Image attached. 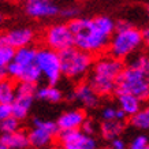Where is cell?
<instances>
[{
	"mask_svg": "<svg viewBox=\"0 0 149 149\" xmlns=\"http://www.w3.org/2000/svg\"><path fill=\"white\" fill-rule=\"evenodd\" d=\"M68 27L74 36V47L93 56L107 54L111 37L115 33L116 22L108 15L93 18H75L70 21Z\"/></svg>",
	"mask_w": 149,
	"mask_h": 149,
	"instance_id": "1",
	"label": "cell"
},
{
	"mask_svg": "<svg viewBox=\"0 0 149 149\" xmlns=\"http://www.w3.org/2000/svg\"><path fill=\"white\" fill-rule=\"evenodd\" d=\"M118 92L130 93L142 103H149V55L138 52L125 63Z\"/></svg>",
	"mask_w": 149,
	"mask_h": 149,
	"instance_id": "2",
	"label": "cell"
},
{
	"mask_svg": "<svg viewBox=\"0 0 149 149\" xmlns=\"http://www.w3.org/2000/svg\"><path fill=\"white\" fill-rule=\"evenodd\" d=\"M123 70L125 62L108 54H103L95 59L92 71L86 81L95 88L101 99H108L116 95L119 78Z\"/></svg>",
	"mask_w": 149,
	"mask_h": 149,
	"instance_id": "3",
	"label": "cell"
},
{
	"mask_svg": "<svg viewBox=\"0 0 149 149\" xmlns=\"http://www.w3.org/2000/svg\"><path fill=\"white\" fill-rule=\"evenodd\" d=\"M142 45H144L142 30L127 21H118L116 29L111 37L107 54L122 62H127L130 58L138 54Z\"/></svg>",
	"mask_w": 149,
	"mask_h": 149,
	"instance_id": "4",
	"label": "cell"
},
{
	"mask_svg": "<svg viewBox=\"0 0 149 149\" xmlns=\"http://www.w3.org/2000/svg\"><path fill=\"white\" fill-rule=\"evenodd\" d=\"M36 55L37 47H26V48L18 49L14 62L4 71L0 72L1 79L8 78L17 84L26 82V84L37 85L42 79V77H41V72L37 66Z\"/></svg>",
	"mask_w": 149,
	"mask_h": 149,
	"instance_id": "5",
	"label": "cell"
},
{
	"mask_svg": "<svg viewBox=\"0 0 149 149\" xmlns=\"http://www.w3.org/2000/svg\"><path fill=\"white\" fill-rule=\"evenodd\" d=\"M96 56L81 51L77 47H71L68 49L60 52L62 62V74L63 78L72 82L86 81L92 71Z\"/></svg>",
	"mask_w": 149,
	"mask_h": 149,
	"instance_id": "6",
	"label": "cell"
},
{
	"mask_svg": "<svg viewBox=\"0 0 149 149\" xmlns=\"http://www.w3.org/2000/svg\"><path fill=\"white\" fill-rule=\"evenodd\" d=\"M59 127L56 122L42 119V118H33L32 127L27 131L29 144L34 149H51V145L58 141Z\"/></svg>",
	"mask_w": 149,
	"mask_h": 149,
	"instance_id": "7",
	"label": "cell"
},
{
	"mask_svg": "<svg viewBox=\"0 0 149 149\" xmlns=\"http://www.w3.org/2000/svg\"><path fill=\"white\" fill-rule=\"evenodd\" d=\"M36 62L42 79L48 85H56L63 78L60 54L44 45L37 47Z\"/></svg>",
	"mask_w": 149,
	"mask_h": 149,
	"instance_id": "8",
	"label": "cell"
},
{
	"mask_svg": "<svg viewBox=\"0 0 149 149\" xmlns=\"http://www.w3.org/2000/svg\"><path fill=\"white\" fill-rule=\"evenodd\" d=\"M41 45L51 48L56 52H63L74 47V36L68 27V23H52L47 26L40 36Z\"/></svg>",
	"mask_w": 149,
	"mask_h": 149,
	"instance_id": "9",
	"label": "cell"
},
{
	"mask_svg": "<svg viewBox=\"0 0 149 149\" xmlns=\"http://www.w3.org/2000/svg\"><path fill=\"white\" fill-rule=\"evenodd\" d=\"M37 93V85L33 84H17V96L15 100L13 103V116L17 118L18 120H25L29 113L30 109L33 107V103Z\"/></svg>",
	"mask_w": 149,
	"mask_h": 149,
	"instance_id": "10",
	"label": "cell"
},
{
	"mask_svg": "<svg viewBox=\"0 0 149 149\" xmlns=\"http://www.w3.org/2000/svg\"><path fill=\"white\" fill-rule=\"evenodd\" d=\"M68 99H71L74 103H77L79 105V108L85 109V111L99 108L101 100H103L101 96L95 91V88L88 81L77 82L72 88Z\"/></svg>",
	"mask_w": 149,
	"mask_h": 149,
	"instance_id": "11",
	"label": "cell"
},
{
	"mask_svg": "<svg viewBox=\"0 0 149 149\" xmlns=\"http://www.w3.org/2000/svg\"><path fill=\"white\" fill-rule=\"evenodd\" d=\"M36 40V32L29 26H18L11 27L8 30L3 32L0 37V44L13 47L14 49H22L26 47H33Z\"/></svg>",
	"mask_w": 149,
	"mask_h": 149,
	"instance_id": "12",
	"label": "cell"
},
{
	"mask_svg": "<svg viewBox=\"0 0 149 149\" xmlns=\"http://www.w3.org/2000/svg\"><path fill=\"white\" fill-rule=\"evenodd\" d=\"M23 11L32 19H51L60 15L62 8L54 0H25Z\"/></svg>",
	"mask_w": 149,
	"mask_h": 149,
	"instance_id": "13",
	"label": "cell"
},
{
	"mask_svg": "<svg viewBox=\"0 0 149 149\" xmlns=\"http://www.w3.org/2000/svg\"><path fill=\"white\" fill-rule=\"evenodd\" d=\"M88 119V113L82 108H70L62 112L56 119L59 131L81 130L82 125Z\"/></svg>",
	"mask_w": 149,
	"mask_h": 149,
	"instance_id": "14",
	"label": "cell"
},
{
	"mask_svg": "<svg viewBox=\"0 0 149 149\" xmlns=\"http://www.w3.org/2000/svg\"><path fill=\"white\" fill-rule=\"evenodd\" d=\"M115 100H116L118 107L126 113L127 118H131L133 115H136L145 104L136 96L130 95V93H122V92H118L115 95Z\"/></svg>",
	"mask_w": 149,
	"mask_h": 149,
	"instance_id": "15",
	"label": "cell"
},
{
	"mask_svg": "<svg viewBox=\"0 0 149 149\" xmlns=\"http://www.w3.org/2000/svg\"><path fill=\"white\" fill-rule=\"evenodd\" d=\"M99 134L103 140L111 142L115 138L122 137L123 131L126 130L125 120H109V122H99Z\"/></svg>",
	"mask_w": 149,
	"mask_h": 149,
	"instance_id": "16",
	"label": "cell"
},
{
	"mask_svg": "<svg viewBox=\"0 0 149 149\" xmlns=\"http://www.w3.org/2000/svg\"><path fill=\"white\" fill-rule=\"evenodd\" d=\"M37 100L41 101H45V103L51 104H58L60 101H63L64 99V93L63 91L58 88L56 85H42L37 88V93H36Z\"/></svg>",
	"mask_w": 149,
	"mask_h": 149,
	"instance_id": "17",
	"label": "cell"
},
{
	"mask_svg": "<svg viewBox=\"0 0 149 149\" xmlns=\"http://www.w3.org/2000/svg\"><path fill=\"white\" fill-rule=\"evenodd\" d=\"M0 142L7 145L10 149H26L27 146H30L27 133H23L21 130L11 134H1Z\"/></svg>",
	"mask_w": 149,
	"mask_h": 149,
	"instance_id": "18",
	"label": "cell"
},
{
	"mask_svg": "<svg viewBox=\"0 0 149 149\" xmlns=\"http://www.w3.org/2000/svg\"><path fill=\"white\" fill-rule=\"evenodd\" d=\"M127 120H129V125L133 129H136L141 133L149 131V103H145L142 105V108L136 115L129 118Z\"/></svg>",
	"mask_w": 149,
	"mask_h": 149,
	"instance_id": "19",
	"label": "cell"
},
{
	"mask_svg": "<svg viewBox=\"0 0 149 149\" xmlns=\"http://www.w3.org/2000/svg\"><path fill=\"white\" fill-rule=\"evenodd\" d=\"M127 115L118 107V104H107L100 109V122H109V120H125Z\"/></svg>",
	"mask_w": 149,
	"mask_h": 149,
	"instance_id": "20",
	"label": "cell"
},
{
	"mask_svg": "<svg viewBox=\"0 0 149 149\" xmlns=\"http://www.w3.org/2000/svg\"><path fill=\"white\" fill-rule=\"evenodd\" d=\"M17 96V82L3 78L0 82V104H13Z\"/></svg>",
	"mask_w": 149,
	"mask_h": 149,
	"instance_id": "21",
	"label": "cell"
},
{
	"mask_svg": "<svg viewBox=\"0 0 149 149\" xmlns=\"http://www.w3.org/2000/svg\"><path fill=\"white\" fill-rule=\"evenodd\" d=\"M15 55H17V49H14L13 47L0 44V72L4 71L13 63Z\"/></svg>",
	"mask_w": 149,
	"mask_h": 149,
	"instance_id": "22",
	"label": "cell"
},
{
	"mask_svg": "<svg viewBox=\"0 0 149 149\" xmlns=\"http://www.w3.org/2000/svg\"><path fill=\"white\" fill-rule=\"evenodd\" d=\"M21 120H18L17 118L10 116L7 119H3L0 120V130L3 134H11V133H15V131H19L21 129Z\"/></svg>",
	"mask_w": 149,
	"mask_h": 149,
	"instance_id": "23",
	"label": "cell"
},
{
	"mask_svg": "<svg viewBox=\"0 0 149 149\" xmlns=\"http://www.w3.org/2000/svg\"><path fill=\"white\" fill-rule=\"evenodd\" d=\"M129 149H149V136L146 133L136 134L129 142Z\"/></svg>",
	"mask_w": 149,
	"mask_h": 149,
	"instance_id": "24",
	"label": "cell"
},
{
	"mask_svg": "<svg viewBox=\"0 0 149 149\" xmlns=\"http://www.w3.org/2000/svg\"><path fill=\"white\" fill-rule=\"evenodd\" d=\"M99 126H100V123L96 122L93 118L88 116V119L85 120V123L82 125L81 130L84 131L85 134H88V136H93V137H95L96 134L99 133Z\"/></svg>",
	"mask_w": 149,
	"mask_h": 149,
	"instance_id": "25",
	"label": "cell"
},
{
	"mask_svg": "<svg viewBox=\"0 0 149 149\" xmlns=\"http://www.w3.org/2000/svg\"><path fill=\"white\" fill-rule=\"evenodd\" d=\"M60 17L68 19V22H70L72 19L79 18V8L75 7V6H66V7L62 8V11H60Z\"/></svg>",
	"mask_w": 149,
	"mask_h": 149,
	"instance_id": "26",
	"label": "cell"
},
{
	"mask_svg": "<svg viewBox=\"0 0 149 149\" xmlns=\"http://www.w3.org/2000/svg\"><path fill=\"white\" fill-rule=\"evenodd\" d=\"M13 116V104H0V120Z\"/></svg>",
	"mask_w": 149,
	"mask_h": 149,
	"instance_id": "27",
	"label": "cell"
},
{
	"mask_svg": "<svg viewBox=\"0 0 149 149\" xmlns=\"http://www.w3.org/2000/svg\"><path fill=\"white\" fill-rule=\"evenodd\" d=\"M108 145L112 149H129V144H127L126 141L123 140L122 137H119V138H115V140H112Z\"/></svg>",
	"mask_w": 149,
	"mask_h": 149,
	"instance_id": "28",
	"label": "cell"
},
{
	"mask_svg": "<svg viewBox=\"0 0 149 149\" xmlns=\"http://www.w3.org/2000/svg\"><path fill=\"white\" fill-rule=\"evenodd\" d=\"M142 37H144V45L149 47V27L142 30Z\"/></svg>",
	"mask_w": 149,
	"mask_h": 149,
	"instance_id": "29",
	"label": "cell"
},
{
	"mask_svg": "<svg viewBox=\"0 0 149 149\" xmlns=\"http://www.w3.org/2000/svg\"><path fill=\"white\" fill-rule=\"evenodd\" d=\"M0 149H10V148L7 146V145H4V144H1V142H0Z\"/></svg>",
	"mask_w": 149,
	"mask_h": 149,
	"instance_id": "30",
	"label": "cell"
},
{
	"mask_svg": "<svg viewBox=\"0 0 149 149\" xmlns=\"http://www.w3.org/2000/svg\"><path fill=\"white\" fill-rule=\"evenodd\" d=\"M100 149H112V148H111L109 145H105V146H101V148H100Z\"/></svg>",
	"mask_w": 149,
	"mask_h": 149,
	"instance_id": "31",
	"label": "cell"
},
{
	"mask_svg": "<svg viewBox=\"0 0 149 149\" xmlns=\"http://www.w3.org/2000/svg\"><path fill=\"white\" fill-rule=\"evenodd\" d=\"M146 14H148V18H149V4L146 6Z\"/></svg>",
	"mask_w": 149,
	"mask_h": 149,
	"instance_id": "32",
	"label": "cell"
},
{
	"mask_svg": "<svg viewBox=\"0 0 149 149\" xmlns=\"http://www.w3.org/2000/svg\"><path fill=\"white\" fill-rule=\"evenodd\" d=\"M51 149H55V148H51ZM56 149H59V148H56Z\"/></svg>",
	"mask_w": 149,
	"mask_h": 149,
	"instance_id": "33",
	"label": "cell"
},
{
	"mask_svg": "<svg viewBox=\"0 0 149 149\" xmlns=\"http://www.w3.org/2000/svg\"><path fill=\"white\" fill-rule=\"evenodd\" d=\"M54 1H56V0H54Z\"/></svg>",
	"mask_w": 149,
	"mask_h": 149,
	"instance_id": "34",
	"label": "cell"
}]
</instances>
